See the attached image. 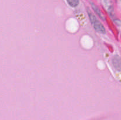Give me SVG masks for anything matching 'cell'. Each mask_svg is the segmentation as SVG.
<instances>
[{
	"instance_id": "1",
	"label": "cell",
	"mask_w": 121,
	"mask_h": 120,
	"mask_svg": "<svg viewBox=\"0 0 121 120\" xmlns=\"http://www.w3.org/2000/svg\"><path fill=\"white\" fill-rule=\"evenodd\" d=\"M87 14L89 15V17L90 21H91V23H92V25H93V28L96 30V31L99 32V34H105L106 29H105V27L97 19L95 15L91 11V10L89 8H87Z\"/></svg>"
},
{
	"instance_id": "2",
	"label": "cell",
	"mask_w": 121,
	"mask_h": 120,
	"mask_svg": "<svg viewBox=\"0 0 121 120\" xmlns=\"http://www.w3.org/2000/svg\"><path fill=\"white\" fill-rule=\"evenodd\" d=\"M112 64L117 70L121 71V58L118 55H115L112 58Z\"/></svg>"
},
{
	"instance_id": "3",
	"label": "cell",
	"mask_w": 121,
	"mask_h": 120,
	"mask_svg": "<svg viewBox=\"0 0 121 120\" xmlns=\"http://www.w3.org/2000/svg\"><path fill=\"white\" fill-rule=\"evenodd\" d=\"M104 3H105V6L107 8V10L108 11L109 14H110L112 18L115 17L114 11H113V7L112 5L111 2L109 0H104Z\"/></svg>"
},
{
	"instance_id": "4",
	"label": "cell",
	"mask_w": 121,
	"mask_h": 120,
	"mask_svg": "<svg viewBox=\"0 0 121 120\" xmlns=\"http://www.w3.org/2000/svg\"><path fill=\"white\" fill-rule=\"evenodd\" d=\"M91 7H92V8H93V11H95V12L96 14L97 15L99 16V17H100V18H101L102 20H105V18H104V17L103 16V15H102L101 12H100V9L98 8V7H97V6L94 3H93L92 2H91Z\"/></svg>"
},
{
	"instance_id": "5",
	"label": "cell",
	"mask_w": 121,
	"mask_h": 120,
	"mask_svg": "<svg viewBox=\"0 0 121 120\" xmlns=\"http://www.w3.org/2000/svg\"><path fill=\"white\" fill-rule=\"evenodd\" d=\"M67 2L72 7H76L79 5V0H67Z\"/></svg>"
}]
</instances>
